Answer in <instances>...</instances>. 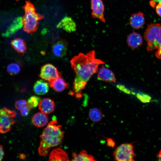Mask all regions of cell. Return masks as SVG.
<instances>
[{
  "instance_id": "4fadbf2b",
  "label": "cell",
  "mask_w": 161,
  "mask_h": 161,
  "mask_svg": "<svg viewBox=\"0 0 161 161\" xmlns=\"http://www.w3.org/2000/svg\"><path fill=\"white\" fill-rule=\"evenodd\" d=\"M129 21L131 26L134 29H139L142 27L145 23V18L141 12L131 14Z\"/></svg>"
},
{
  "instance_id": "9c48e42d",
  "label": "cell",
  "mask_w": 161,
  "mask_h": 161,
  "mask_svg": "<svg viewBox=\"0 0 161 161\" xmlns=\"http://www.w3.org/2000/svg\"><path fill=\"white\" fill-rule=\"evenodd\" d=\"M68 47L67 41L61 39L57 41L52 46L53 54L58 57H63L66 55Z\"/></svg>"
},
{
  "instance_id": "d4e9b609",
  "label": "cell",
  "mask_w": 161,
  "mask_h": 161,
  "mask_svg": "<svg viewBox=\"0 0 161 161\" xmlns=\"http://www.w3.org/2000/svg\"><path fill=\"white\" fill-rule=\"evenodd\" d=\"M27 105V102L24 99L19 100L16 101L15 104L16 108L20 111Z\"/></svg>"
},
{
  "instance_id": "1f68e13d",
  "label": "cell",
  "mask_w": 161,
  "mask_h": 161,
  "mask_svg": "<svg viewBox=\"0 0 161 161\" xmlns=\"http://www.w3.org/2000/svg\"><path fill=\"white\" fill-rule=\"evenodd\" d=\"M158 157H161V149L160 150L158 154Z\"/></svg>"
},
{
  "instance_id": "5b68a950",
  "label": "cell",
  "mask_w": 161,
  "mask_h": 161,
  "mask_svg": "<svg viewBox=\"0 0 161 161\" xmlns=\"http://www.w3.org/2000/svg\"><path fill=\"white\" fill-rule=\"evenodd\" d=\"M134 148V142L121 144L113 152L114 160L117 161H134L135 156Z\"/></svg>"
},
{
  "instance_id": "277c9868",
  "label": "cell",
  "mask_w": 161,
  "mask_h": 161,
  "mask_svg": "<svg viewBox=\"0 0 161 161\" xmlns=\"http://www.w3.org/2000/svg\"><path fill=\"white\" fill-rule=\"evenodd\" d=\"M144 38L147 42L148 51L158 49L161 44V24L151 23L148 25L144 33Z\"/></svg>"
},
{
  "instance_id": "f546056e",
  "label": "cell",
  "mask_w": 161,
  "mask_h": 161,
  "mask_svg": "<svg viewBox=\"0 0 161 161\" xmlns=\"http://www.w3.org/2000/svg\"><path fill=\"white\" fill-rule=\"evenodd\" d=\"M4 151L3 146L0 145V161L1 160L4 156Z\"/></svg>"
},
{
  "instance_id": "7402d4cb",
  "label": "cell",
  "mask_w": 161,
  "mask_h": 161,
  "mask_svg": "<svg viewBox=\"0 0 161 161\" xmlns=\"http://www.w3.org/2000/svg\"><path fill=\"white\" fill-rule=\"evenodd\" d=\"M89 115L90 120L94 122L100 121L103 117L101 112L96 108H94L90 110Z\"/></svg>"
},
{
  "instance_id": "ffe728a7",
  "label": "cell",
  "mask_w": 161,
  "mask_h": 161,
  "mask_svg": "<svg viewBox=\"0 0 161 161\" xmlns=\"http://www.w3.org/2000/svg\"><path fill=\"white\" fill-rule=\"evenodd\" d=\"M11 45L18 53L24 55L27 49V46L24 41L20 38H16L11 42Z\"/></svg>"
},
{
  "instance_id": "3957f363",
  "label": "cell",
  "mask_w": 161,
  "mask_h": 161,
  "mask_svg": "<svg viewBox=\"0 0 161 161\" xmlns=\"http://www.w3.org/2000/svg\"><path fill=\"white\" fill-rule=\"evenodd\" d=\"M23 9L24 12L22 18L23 30L29 34L36 32L38 21L44 18V16L36 12L34 5L29 0L26 1Z\"/></svg>"
},
{
  "instance_id": "6da1fadb",
  "label": "cell",
  "mask_w": 161,
  "mask_h": 161,
  "mask_svg": "<svg viewBox=\"0 0 161 161\" xmlns=\"http://www.w3.org/2000/svg\"><path fill=\"white\" fill-rule=\"evenodd\" d=\"M70 62L76 74L71 94L79 99L82 96V90L88 81L93 75L98 72L99 65L105 62L96 58L94 50L86 54L79 53L72 58Z\"/></svg>"
},
{
  "instance_id": "2e32d148",
  "label": "cell",
  "mask_w": 161,
  "mask_h": 161,
  "mask_svg": "<svg viewBox=\"0 0 161 161\" xmlns=\"http://www.w3.org/2000/svg\"><path fill=\"white\" fill-rule=\"evenodd\" d=\"M49 161H69L67 154L63 149L58 148L52 150L49 157Z\"/></svg>"
},
{
  "instance_id": "8fae6325",
  "label": "cell",
  "mask_w": 161,
  "mask_h": 161,
  "mask_svg": "<svg viewBox=\"0 0 161 161\" xmlns=\"http://www.w3.org/2000/svg\"><path fill=\"white\" fill-rule=\"evenodd\" d=\"M61 76H59L48 81L50 87L58 92H61L69 87V84Z\"/></svg>"
},
{
  "instance_id": "d6986e66",
  "label": "cell",
  "mask_w": 161,
  "mask_h": 161,
  "mask_svg": "<svg viewBox=\"0 0 161 161\" xmlns=\"http://www.w3.org/2000/svg\"><path fill=\"white\" fill-rule=\"evenodd\" d=\"M33 89L34 92L37 95H44L49 90V83L43 80H38L34 85Z\"/></svg>"
},
{
  "instance_id": "83f0119b",
  "label": "cell",
  "mask_w": 161,
  "mask_h": 161,
  "mask_svg": "<svg viewBox=\"0 0 161 161\" xmlns=\"http://www.w3.org/2000/svg\"><path fill=\"white\" fill-rule=\"evenodd\" d=\"M155 10L157 14L161 17V3H158L156 5Z\"/></svg>"
},
{
  "instance_id": "7a4b0ae2",
  "label": "cell",
  "mask_w": 161,
  "mask_h": 161,
  "mask_svg": "<svg viewBox=\"0 0 161 161\" xmlns=\"http://www.w3.org/2000/svg\"><path fill=\"white\" fill-rule=\"evenodd\" d=\"M64 134V131L61 129V126L58 125L55 120L51 121L44 129L40 136L41 140L38 148L39 154L45 156L51 148L60 145Z\"/></svg>"
},
{
  "instance_id": "8992f818",
  "label": "cell",
  "mask_w": 161,
  "mask_h": 161,
  "mask_svg": "<svg viewBox=\"0 0 161 161\" xmlns=\"http://www.w3.org/2000/svg\"><path fill=\"white\" fill-rule=\"evenodd\" d=\"M16 116L15 111L5 107L0 109V133H4L10 130L15 122L13 118Z\"/></svg>"
},
{
  "instance_id": "603a6c76",
  "label": "cell",
  "mask_w": 161,
  "mask_h": 161,
  "mask_svg": "<svg viewBox=\"0 0 161 161\" xmlns=\"http://www.w3.org/2000/svg\"><path fill=\"white\" fill-rule=\"evenodd\" d=\"M7 72L10 75H15L18 74L20 71L19 65L16 63H12L9 64L7 67Z\"/></svg>"
},
{
  "instance_id": "7c38bea8",
  "label": "cell",
  "mask_w": 161,
  "mask_h": 161,
  "mask_svg": "<svg viewBox=\"0 0 161 161\" xmlns=\"http://www.w3.org/2000/svg\"><path fill=\"white\" fill-rule=\"evenodd\" d=\"M38 106V109L41 112L46 114H49L54 111L55 103L50 98H45L40 100Z\"/></svg>"
},
{
  "instance_id": "5bb4252c",
  "label": "cell",
  "mask_w": 161,
  "mask_h": 161,
  "mask_svg": "<svg viewBox=\"0 0 161 161\" xmlns=\"http://www.w3.org/2000/svg\"><path fill=\"white\" fill-rule=\"evenodd\" d=\"M58 28H62L68 32H71L76 30V24L72 18L66 16L57 25Z\"/></svg>"
},
{
  "instance_id": "44dd1931",
  "label": "cell",
  "mask_w": 161,
  "mask_h": 161,
  "mask_svg": "<svg viewBox=\"0 0 161 161\" xmlns=\"http://www.w3.org/2000/svg\"><path fill=\"white\" fill-rule=\"evenodd\" d=\"M72 156L73 158L72 160L73 161H96L93 156L88 154L87 151L85 150L81 151L78 155L75 153H73L72 154Z\"/></svg>"
},
{
  "instance_id": "e0dca14e",
  "label": "cell",
  "mask_w": 161,
  "mask_h": 161,
  "mask_svg": "<svg viewBox=\"0 0 161 161\" xmlns=\"http://www.w3.org/2000/svg\"><path fill=\"white\" fill-rule=\"evenodd\" d=\"M23 26L22 18L21 17H17L14 19L3 35L5 37H9L23 27Z\"/></svg>"
},
{
  "instance_id": "9a60e30c",
  "label": "cell",
  "mask_w": 161,
  "mask_h": 161,
  "mask_svg": "<svg viewBox=\"0 0 161 161\" xmlns=\"http://www.w3.org/2000/svg\"><path fill=\"white\" fill-rule=\"evenodd\" d=\"M127 41L129 46L133 49L140 46L143 43V38L139 33L133 32L131 33L127 38Z\"/></svg>"
},
{
  "instance_id": "52a82bcc",
  "label": "cell",
  "mask_w": 161,
  "mask_h": 161,
  "mask_svg": "<svg viewBox=\"0 0 161 161\" xmlns=\"http://www.w3.org/2000/svg\"><path fill=\"white\" fill-rule=\"evenodd\" d=\"M39 76L42 79L48 81L59 76H61V74L54 65L48 64L41 67Z\"/></svg>"
},
{
  "instance_id": "484cf974",
  "label": "cell",
  "mask_w": 161,
  "mask_h": 161,
  "mask_svg": "<svg viewBox=\"0 0 161 161\" xmlns=\"http://www.w3.org/2000/svg\"><path fill=\"white\" fill-rule=\"evenodd\" d=\"M31 109L27 105L24 107L20 111L21 114L23 116H28L30 112Z\"/></svg>"
},
{
  "instance_id": "ac0fdd59",
  "label": "cell",
  "mask_w": 161,
  "mask_h": 161,
  "mask_svg": "<svg viewBox=\"0 0 161 161\" xmlns=\"http://www.w3.org/2000/svg\"><path fill=\"white\" fill-rule=\"evenodd\" d=\"M49 119L47 115L41 112L36 113L33 116L32 122L33 124L38 127H42L48 123Z\"/></svg>"
},
{
  "instance_id": "4316f807",
  "label": "cell",
  "mask_w": 161,
  "mask_h": 161,
  "mask_svg": "<svg viewBox=\"0 0 161 161\" xmlns=\"http://www.w3.org/2000/svg\"><path fill=\"white\" fill-rule=\"evenodd\" d=\"M106 139L107 144L109 147L113 148L115 146V144L114 140L111 138H106Z\"/></svg>"
},
{
  "instance_id": "ba28073f",
  "label": "cell",
  "mask_w": 161,
  "mask_h": 161,
  "mask_svg": "<svg viewBox=\"0 0 161 161\" xmlns=\"http://www.w3.org/2000/svg\"><path fill=\"white\" fill-rule=\"evenodd\" d=\"M91 9L92 17L97 18L105 23L104 17V6L102 0H91Z\"/></svg>"
},
{
  "instance_id": "cb8c5ba5",
  "label": "cell",
  "mask_w": 161,
  "mask_h": 161,
  "mask_svg": "<svg viewBox=\"0 0 161 161\" xmlns=\"http://www.w3.org/2000/svg\"><path fill=\"white\" fill-rule=\"evenodd\" d=\"M41 100V99L39 97L35 95L32 96L28 99L27 105L31 109L35 107L38 106Z\"/></svg>"
},
{
  "instance_id": "30bf717a",
  "label": "cell",
  "mask_w": 161,
  "mask_h": 161,
  "mask_svg": "<svg viewBox=\"0 0 161 161\" xmlns=\"http://www.w3.org/2000/svg\"><path fill=\"white\" fill-rule=\"evenodd\" d=\"M98 72L97 78L98 79L109 82H115V75L111 70L102 66Z\"/></svg>"
},
{
  "instance_id": "4dcf8cb0",
  "label": "cell",
  "mask_w": 161,
  "mask_h": 161,
  "mask_svg": "<svg viewBox=\"0 0 161 161\" xmlns=\"http://www.w3.org/2000/svg\"><path fill=\"white\" fill-rule=\"evenodd\" d=\"M20 158L21 159H25V156L24 154H21L20 155Z\"/></svg>"
},
{
  "instance_id": "d6a6232c",
  "label": "cell",
  "mask_w": 161,
  "mask_h": 161,
  "mask_svg": "<svg viewBox=\"0 0 161 161\" xmlns=\"http://www.w3.org/2000/svg\"><path fill=\"white\" fill-rule=\"evenodd\" d=\"M154 1L157 2L158 3H161V0H154Z\"/></svg>"
},
{
  "instance_id": "f1b7e54d",
  "label": "cell",
  "mask_w": 161,
  "mask_h": 161,
  "mask_svg": "<svg viewBox=\"0 0 161 161\" xmlns=\"http://www.w3.org/2000/svg\"><path fill=\"white\" fill-rule=\"evenodd\" d=\"M157 49L155 53V55L157 58L161 59V44Z\"/></svg>"
}]
</instances>
